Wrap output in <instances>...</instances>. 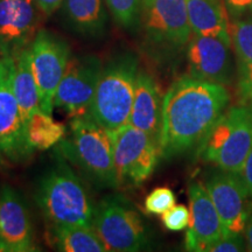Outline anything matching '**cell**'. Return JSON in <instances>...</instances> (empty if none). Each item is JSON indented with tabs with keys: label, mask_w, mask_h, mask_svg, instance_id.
Wrapping results in <instances>:
<instances>
[{
	"label": "cell",
	"mask_w": 252,
	"mask_h": 252,
	"mask_svg": "<svg viewBox=\"0 0 252 252\" xmlns=\"http://www.w3.org/2000/svg\"><path fill=\"white\" fill-rule=\"evenodd\" d=\"M35 201L48 224L93 226L96 206L80 176L64 160L40 179Z\"/></svg>",
	"instance_id": "7a4b0ae2"
},
{
	"label": "cell",
	"mask_w": 252,
	"mask_h": 252,
	"mask_svg": "<svg viewBox=\"0 0 252 252\" xmlns=\"http://www.w3.org/2000/svg\"><path fill=\"white\" fill-rule=\"evenodd\" d=\"M137 56L125 52L104 65L87 117L109 131L128 124L139 72Z\"/></svg>",
	"instance_id": "277c9868"
},
{
	"label": "cell",
	"mask_w": 252,
	"mask_h": 252,
	"mask_svg": "<svg viewBox=\"0 0 252 252\" xmlns=\"http://www.w3.org/2000/svg\"><path fill=\"white\" fill-rule=\"evenodd\" d=\"M39 90L40 109L52 115L54 97L70 60V48L62 37L40 30L27 47Z\"/></svg>",
	"instance_id": "9c48e42d"
},
{
	"label": "cell",
	"mask_w": 252,
	"mask_h": 252,
	"mask_svg": "<svg viewBox=\"0 0 252 252\" xmlns=\"http://www.w3.org/2000/svg\"><path fill=\"white\" fill-rule=\"evenodd\" d=\"M49 244L62 252H106L105 245L93 226L48 224Z\"/></svg>",
	"instance_id": "44dd1931"
},
{
	"label": "cell",
	"mask_w": 252,
	"mask_h": 252,
	"mask_svg": "<svg viewBox=\"0 0 252 252\" xmlns=\"http://www.w3.org/2000/svg\"><path fill=\"white\" fill-rule=\"evenodd\" d=\"M26 128L28 143L37 151L52 149L61 143L65 135V126L41 109L32 113L26 123Z\"/></svg>",
	"instance_id": "603a6c76"
},
{
	"label": "cell",
	"mask_w": 252,
	"mask_h": 252,
	"mask_svg": "<svg viewBox=\"0 0 252 252\" xmlns=\"http://www.w3.org/2000/svg\"><path fill=\"white\" fill-rule=\"evenodd\" d=\"M113 163L118 187H138L151 175L161 157L159 143L149 133L126 124L112 131Z\"/></svg>",
	"instance_id": "ba28073f"
},
{
	"label": "cell",
	"mask_w": 252,
	"mask_h": 252,
	"mask_svg": "<svg viewBox=\"0 0 252 252\" xmlns=\"http://www.w3.org/2000/svg\"><path fill=\"white\" fill-rule=\"evenodd\" d=\"M162 224L169 231H182L187 229L190 220V212L184 204H174L162 214Z\"/></svg>",
	"instance_id": "484cf974"
},
{
	"label": "cell",
	"mask_w": 252,
	"mask_h": 252,
	"mask_svg": "<svg viewBox=\"0 0 252 252\" xmlns=\"http://www.w3.org/2000/svg\"><path fill=\"white\" fill-rule=\"evenodd\" d=\"M230 33L237 62L239 94L245 103L252 104V17L235 19Z\"/></svg>",
	"instance_id": "d6986e66"
},
{
	"label": "cell",
	"mask_w": 252,
	"mask_h": 252,
	"mask_svg": "<svg viewBox=\"0 0 252 252\" xmlns=\"http://www.w3.org/2000/svg\"><path fill=\"white\" fill-rule=\"evenodd\" d=\"M103 62L94 55L70 58L54 97V108L69 117H87L103 70Z\"/></svg>",
	"instance_id": "30bf717a"
},
{
	"label": "cell",
	"mask_w": 252,
	"mask_h": 252,
	"mask_svg": "<svg viewBox=\"0 0 252 252\" xmlns=\"http://www.w3.org/2000/svg\"><path fill=\"white\" fill-rule=\"evenodd\" d=\"M206 188L229 234H243L250 210L248 190L237 173L220 171L207 181Z\"/></svg>",
	"instance_id": "9a60e30c"
},
{
	"label": "cell",
	"mask_w": 252,
	"mask_h": 252,
	"mask_svg": "<svg viewBox=\"0 0 252 252\" xmlns=\"http://www.w3.org/2000/svg\"><path fill=\"white\" fill-rule=\"evenodd\" d=\"M176 202L175 194L167 187H158L153 189L145 198V210L153 215H162L171 209Z\"/></svg>",
	"instance_id": "d4e9b609"
},
{
	"label": "cell",
	"mask_w": 252,
	"mask_h": 252,
	"mask_svg": "<svg viewBox=\"0 0 252 252\" xmlns=\"http://www.w3.org/2000/svg\"><path fill=\"white\" fill-rule=\"evenodd\" d=\"M239 176L247 188L249 196L252 197V150L245 160L243 168L239 172Z\"/></svg>",
	"instance_id": "f1b7e54d"
},
{
	"label": "cell",
	"mask_w": 252,
	"mask_h": 252,
	"mask_svg": "<svg viewBox=\"0 0 252 252\" xmlns=\"http://www.w3.org/2000/svg\"><path fill=\"white\" fill-rule=\"evenodd\" d=\"M230 102L223 84L185 75L163 96L160 154L165 159L198 147Z\"/></svg>",
	"instance_id": "6da1fadb"
},
{
	"label": "cell",
	"mask_w": 252,
	"mask_h": 252,
	"mask_svg": "<svg viewBox=\"0 0 252 252\" xmlns=\"http://www.w3.org/2000/svg\"><path fill=\"white\" fill-rule=\"evenodd\" d=\"M12 86L21 115L25 123H27L32 113L40 109L39 90L31 67L28 48L12 59Z\"/></svg>",
	"instance_id": "7402d4cb"
},
{
	"label": "cell",
	"mask_w": 252,
	"mask_h": 252,
	"mask_svg": "<svg viewBox=\"0 0 252 252\" xmlns=\"http://www.w3.org/2000/svg\"><path fill=\"white\" fill-rule=\"evenodd\" d=\"M245 245L242 234H225L210 244L204 252H241L245 250Z\"/></svg>",
	"instance_id": "4316f807"
},
{
	"label": "cell",
	"mask_w": 252,
	"mask_h": 252,
	"mask_svg": "<svg viewBox=\"0 0 252 252\" xmlns=\"http://www.w3.org/2000/svg\"><path fill=\"white\" fill-rule=\"evenodd\" d=\"M70 139L63 141L61 152L69 161L103 188H117L113 163L112 131L89 117L72 118Z\"/></svg>",
	"instance_id": "5b68a950"
},
{
	"label": "cell",
	"mask_w": 252,
	"mask_h": 252,
	"mask_svg": "<svg viewBox=\"0 0 252 252\" xmlns=\"http://www.w3.org/2000/svg\"><path fill=\"white\" fill-rule=\"evenodd\" d=\"M12 86V59L0 58V152L13 162H24L34 153Z\"/></svg>",
	"instance_id": "8fae6325"
},
{
	"label": "cell",
	"mask_w": 252,
	"mask_h": 252,
	"mask_svg": "<svg viewBox=\"0 0 252 252\" xmlns=\"http://www.w3.org/2000/svg\"><path fill=\"white\" fill-rule=\"evenodd\" d=\"M244 232H245V239H247L248 250L252 251V214H250V216H249Z\"/></svg>",
	"instance_id": "4dcf8cb0"
},
{
	"label": "cell",
	"mask_w": 252,
	"mask_h": 252,
	"mask_svg": "<svg viewBox=\"0 0 252 252\" xmlns=\"http://www.w3.org/2000/svg\"><path fill=\"white\" fill-rule=\"evenodd\" d=\"M188 194L190 220L185 247L188 251L204 252L210 244L229 232L225 230L206 186L193 182L189 185Z\"/></svg>",
	"instance_id": "2e32d148"
},
{
	"label": "cell",
	"mask_w": 252,
	"mask_h": 252,
	"mask_svg": "<svg viewBox=\"0 0 252 252\" xmlns=\"http://www.w3.org/2000/svg\"><path fill=\"white\" fill-rule=\"evenodd\" d=\"M197 149L204 161L239 174L252 150V104L225 110Z\"/></svg>",
	"instance_id": "8992f818"
},
{
	"label": "cell",
	"mask_w": 252,
	"mask_h": 252,
	"mask_svg": "<svg viewBox=\"0 0 252 252\" xmlns=\"http://www.w3.org/2000/svg\"><path fill=\"white\" fill-rule=\"evenodd\" d=\"M93 228L108 251L135 252L150 244L143 219L121 195L103 198L94 207Z\"/></svg>",
	"instance_id": "52a82bcc"
},
{
	"label": "cell",
	"mask_w": 252,
	"mask_h": 252,
	"mask_svg": "<svg viewBox=\"0 0 252 252\" xmlns=\"http://www.w3.org/2000/svg\"><path fill=\"white\" fill-rule=\"evenodd\" d=\"M37 251L30 212L21 194L11 186L0 189V252Z\"/></svg>",
	"instance_id": "4fadbf2b"
},
{
	"label": "cell",
	"mask_w": 252,
	"mask_h": 252,
	"mask_svg": "<svg viewBox=\"0 0 252 252\" xmlns=\"http://www.w3.org/2000/svg\"><path fill=\"white\" fill-rule=\"evenodd\" d=\"M229 17L239 19L252 14V0H223Z\"/></svg>",
	"instance_id": "83f0119b"
},
{
	"label": "cell",
	"mask_w": 252,
	"mask_h": 252,
	"mask_svg": "<svg viewBox=\"0 0 252 252\" xmlns=\"http://www.w3.org/2000/svg\"><path fill=\"white\" fill-rule=\"evenodd\" d=\"M4 156H2V153L0 152V166L2 165V163H4V158H2Z\"/></svg>",
	"instance_id": "1f68e13d"
},
{
	"label": "cell",
	"mask_w": 252,
	"mask_h": 252,
	"mask_svg": "<svg viewBox=\"0 0 252 252\" xmlns=\"http://www.w3.org/2000/svg\"><path fill=\"white\" fill-rule=\"evenodd\" d=\"M139 27L144 52L158 63L174 61L193 33L186 0H144Z\"/></svg>",
	"instance_id": "3957f363"
},
{
	"label": "cell",
	"mask_w": 252,
	"mask_h": 252,
	"mask_svg": "<svg viewBox=\"0 0 252 252\" xmlns=\"http://www.w3.org/2000/svg\"><path fill=\"white\" fill-rule=\"evenodd\" d=\"M161 91L149 72L139 70L128 124L149 133L159 143L162 116Z\"/></svg>",
	"instance_id": "e0dca14e"
},
{
	"label": "cell",
	"mask_w": 252,
	"mask_h": 252,
	"mask_svg": "<svg viewBox=\"0 0 252 252\" xmlns=\"http://www.w3.org/2000/svg\"><path fill=\"white\" fill-rule=\"evenodd\" d=\"M35 0H0V58L14 59L37 33Z\"/></svg>",
	"instance_id": "7c38bea8"
},
{
	"label": "cell",
	"mask_w": 252,
	"mask_h": 252,
	"mask_svg": "<svg viewBox=\"0 0 252 252\" xmlns=\"http://www.w3.org/2000/svg\"><path fill=\"white\" fill-rule=\"evenodd\" d=\"M193 34L212 36L231 45L230 17L223 0H186Z\"/></svg>",
	"instance_id": "ac0fdd59"
},
{
	"label": "cell",
	"mask_w": 252,
	"mask_h": 252,
	"mask_svg": "<svg viewBox=\"0 0 252 252\" xmlns=\"http://www.w3.org/2000/svg\"><path fill=\"white\" fill-rule=\"evenodd\" d=\"M63 14L70 28L86 37L102 36L106 28L103 0H64Z\"/></svg>",
	"instance_id": "ffe728a7"
},
{
	"label": "cell",
	"mask_w": 252,
	"mask_h": 252,
	"mask_svg": "<svg viewBox=\"0 0 252 252\" xmlns=\"http://www.w3.org/2000/svg\"><path fill=\"white\" fill-rule=\"evenodd\" d=\"M188 70L191 77L217 84H229L234 76L231 45L212 36L194 35L187 49Z\"/></svg>",
	"instance_id": "5bb4252c"
},
{
	"label": "cell",
	"mask_w": 252,
	"mask_h": 252,
	"mask_svg": "<svg viewBox=\"0 0 252 252\" xmlns=\"http://www.w3.org/2000/svg\"><path fill=\"white\" fill-rule=\"evenodd\" d=\"M116 24L127 31L139 28L143 0H105Z\"/></svg>",
	"instance_id": "cb8c5ba5"
},
{
	"label": "cell",
	"mask_w": 252,
	"mask_h": 252,
	"mask_svg": "<svg viewBox=\"0 0 252 252\" xmlns=\"http://www.w3.org/2000/svg\"><path fill=\"white\" fill-rule=\"evenodd\" d=\"M143 1H144V0H143Z\"/></svg>",
	"instance_id": "d6a6232c"
},
{
	"label": "cell",
	"mask_w": 252,
	"mask_h": 252,
	"mask_svg": "<svg viewBox=\"0 0 252 252\" xmlns=\"http://www.w3.org/2000/svg\"><path fill=\"white\" fill-rule=\"evenodd\" d=\"M63 1L64 0H35L40 12L42 14H45L46 17H49V15L55 13L62 6Z\"/></svg>",
	"instance_id": "f546056e"
}]
</instances>
